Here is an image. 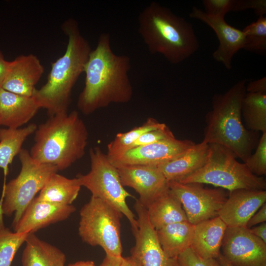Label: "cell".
I'll return each mask as SVG.
<instances>
[{"label": "cell", "instance_id": "cell-1", "mask_svg": "<svg viewBox=\"0 0 266 266\" xmlns=\"http://www.w3.org/2000/svg\"><path fill=\"white\" fill-rule=\"evenodd\" d=\"M131 59L112 50L109 33L100 34L84 69L85 85L77 100V107L85 115L112 103L129 102L133 88L129 76Z\"/></svg>", "mask_w": 266, "mask_h": 266}, {"label": "cell", "instance_id": "cell-2", "mask_svg": "<svg viewBox=\"0 0 266 266\" xmlns=\"http://www.w3.org/2000/svg\"><path fill=\"white\" fill-rule=\"evenodd\" d=\"M138 32L148 51L172 64H179L199 48L193 25L168 8L151 2L138 17Z\"/></svg>", "mask_w": 266, "mask_h": 266}, {"label": "cell", "instance_id": "cell-3", "mask_svg": "<svg viewBox=\"0 0 266 266\" xmlns=\"http://www.w3.org/2000/svg\"><path fill=\"white\" fill-rule=\"evenodd\" d=\"M62 29L68 38L66 52L52 64L46 83L40 89H35L33 95L50 116L67 112L72 89L84 72L92 50L75 20L67 19Z\"/></svg>", "mask_w": 266, "mask_h": 266}, {"label": "cell", "instance_id": "cell-4", "mask_svg": "<svg viewBox=\"0 0 266 266\" xmlns=\"http://www.w3.org/2000/svg\"><path fill=\"white\" fill-rule=\"evenodd\" d=\"M246 79L237 82L226 93L212 98V110L205 116L203 141L222 145L244 163L258 141L257 132L248 130L241 119V106L246 93Z\"/></svg>", "mask_w": 266, "mask_h": 266}, {"label": "cell", "instance_id": "cell-5", "mask_svg": "<svg viewBox=\"0 0 266 266\" xmlns=\"http://www.w3.org/2000/svg\"><path fill=\"white\" fill-rule=\"evenodd\" d=\"M34 133V143L29 153L40 163L52 165L62 170L85 153L88 132L76 111L50 116Z\"/></svg>", "mask_w": 266, "mask_h": 266}, {"label": "cell", "instance_id": "cell-6", "mask_svg": "<svg viewBox=\"0 0 266 266\" xmlns=\"http://www.w3.org/2000/svg\"><path fill=\"white\" fill-rule=\"evenodd\" d=\"M209 145L205 165L178 182L211 184L229 191L237 189L266 190V181L264 177L252 173L245 164L238 162L234 155L226 147L216 144Z\"/></svg>", "mask_w": 266, "mask_h": 266}, {"label": "cell", "instance_id": "cell-7", "mask_svg": "<svg viewBox=\"0 0 266 266\" xmlns=\"http://www.w3.org/2000/svg\"><path fill=\"white\" fill-rule=\"evenodd\" d=\"M18 156L20 171L16 178L4 185L0 200L3 214L8 217L14 214L13 228L50 176L59 171L55 166L34 160L27 150L22 149Z\"/></svg>", "mask_w": 266, "mask_h": 266}, {"label": "cell", "instance_id": "cell-8", "mask_svg": "<svg viewBox=\"0 0 266 266\" xmlns=\"http://www.w3.org/2000/svg\"><path fill=\"white\" fill-rule=\"evenodd\" d=\"M89 155L90 170L77 176L81 187L89 190L92 196L101 200L124 215L134 234L138 230V223L126 202L127 198L132 196L122 185L117 168L98 146L91 148Z\"/></svg>", "mask_w": 266, "mask_h": 266}, {"label": "cell", "instance_id": "cell-9", "mask_svg": "<svg viewBox=\"0 0 266 266\" xmlns=\"http://www.w3.org/2000/svg\"><path fill=\"white\" fill-rule=\"evenodd\" d=\"M122 214L101 200L91 196L80 211L78 234L82 240L100 246L106 255L122 256L120 218Z\"/></svg>", "mask_w": 266, "mask_h": 266}, {"label": "cell", "instance_id": "cell-10", "mask_svg": "<svg viewBox=\"0 0 266 266\" xmlns=\"http://www.w3.org/2000/svg\"><path fill=\"white\" fill-rule=\"evenodd\" d=\"M168 186L180 201L188 221L193 225L218 216L227 199L225 189L206 188L201 183L171 181Z\"/></svg>", "mask_w": 266, "mask_h": 266}, {"label": "cell", "instance_id": "cell-11", "mask_svg": "<svg viewBox=\"0 0 266 266\" xmlns=\"http://www.w3.org/2000/svg\"><path fill=\"white\" fill-rule=\"evenodd\" d=\"M221 253L232 266H266V243L247 227H227Z\"/></svg>", "mask_w": 266, "mask_h": 266}, {"label": "cell", "instance_id": "cell-12", "mask_svg": "<svg viewBox=\"0 0 266 266\" xmlns=\"http://www.w3.org/2000/svg\"><path fill=\"white\" fill-rule=\"evenodd\" d=\"M134 208L137 215L138 230L133 234L135 243L131 250V255L141 266H179L177 259L168 257L162 249L146 209L137 199Z\"/></svg>", "mask_w": 266, "mask_h": 266}, {"label": "cell", "instance_id": "cell-13", "mask_svg": "<svg viewBox=\"0 0 266 266\" xmlns=\"http://www.w3.org/2000/svg\"><path fill=\"white\" fill-rule=\"evenodd\" d=\"M195 144L191 140L175 138L134 148L109 160L115 167L129 165L158 167L179 157Z\"/></svg>", "mask_w": 266, "mask_h": 266}, {"label": "cell", "instance_id": "cell-14", "mask_svg": "<svg viewBox=\"0 0 266 266\" xmlns=\"http://www.w3.org/2000/svg\"><path fill=\"white\" fill-rule=\"evenodd\" d=\"M122 185L134 189L139 201L146 207L168 188V181L156 166L129 165L116 167Z\"/></svg>", "mask_w": 266, "mask_h": 266}, {"label": "cell", "instance_id": "cell-15", "mask_svg": "<svg viewBox=\"0 0 266 266\" xmlns=\"http://www.w3.org/2000/svg\"><path fill=\"white\" fill-rule=\"evenodd\" d=\"M194 19L201 21L215 33L219 41L218 48L214 51V59L230 69L234 55L243 49L244 34L242 31L229 25L225 17L207 14L204 11L194 6L189 14Z\"/></svg>", "mask_w": 266, "mask_h": 266}, {"label": "cell", "instance_id": "cell-16", "mask_svg": "<svg viewBox=\"0 0 266 266\" xmlns=\"http://www.w3.org/2000/svg\"><path fill=\"white\" fill-rule=\"evenodd\" d=\"M266 203V191L237 189L230 191L218 217L229 227H246L250 218Z\"/></svg>", "mask_w": 266, "mask_h": 266}, {"label": "cell", "instance_id": "cell-17", "mask_svg": "<svg viewBox=\"0 0 266 266\" xmlns=\"http://www.w3.org/2000/svg\"><path fill=\"white\" fill-rule=\"evenodd\" d=\"M44 72L38 57L32 54L21 55L9 62L1 88L10 92L32 97Z\"/></svg>", "mask_w": 266, "mask_h": 266}, {"label": "cell", "instance_id": "cell-18", "mask_svg": "<svg viewBox=\"0 0 266 266\" xmlns=\"http://www.w3.org/2000/svg\"><path fill=\"white\" fill-rule=\"evenodd\" d=\"M76 208L39 200L35 197L24 211L13 228L18 233H34L50 225L65 220L74 212Z\"/></svg>", "mask_w": 266, "mask_h": 266}, {"label": "cell", "instance_id": "cell-19", "mask_svg": "<svg viewBox=\"0 0 266 266\" xmlns=\"http://www.w3.org/2000/svg\"><path fill=\"white\" fill-rule=\"evenodd\" d=\"M40 108L33 96L17 95L0 88L1 125L18 129L31 120Z\"/></svg>", "mask_w": 266, "mask_h": 266}, {"label": "cell", "instance_id": "cell-20", "mask_svg": "<svg viewBox=\"0 0 266 266\" xmlns=\"http://www.w3.org/2000/svg\"><path fill=\"white\" fill-rule=\"evenodd\" d=\"M227 228L218 216L194 225L191 248L201 257L217 259Z\"/></svg>", "mask_w": 266, "mask_h": 266}, {"label": "cell", "instance_id": "cell-21", "mask_svg": "<svg viewBox=\"0 0 266 266\" xmlns=\"http://www.w3.org/2000/svg\"><path fill=\"white\" fill-rule=\"evenodd\" d=\"M209 144L202 141L195 144L175 159L158 166L168 182L179 181L202 167L206 163Z\"/></svg>", "mask_w": 266, "mask_h": 266}, {"label": "cell", "instance_id": "cell-22", "mask_svg": "<svg viewBox=\"0 0 266 266\" xmlns=\"http://www.w3.org/2000/svg\"><path fill=\"white\" fill-rule=\"evenodd\" d=\"M145 208L149 221L156 230L172 223L188 221L180 201L169 188Z\"/></svg>", "mask_w": 266, "mask_h": 266}, {"label": "cell", "instance_id": "cell-23", "mask_svg": "<svg viewBox=\"0 0 266 266\" xmlns=\"http://www.w3.org/2000/svg\"><path fill=\"white\" fill-rule=\"evenodd\" d=\"M22 266H65L66 256L57 247L31 233L25 241Z\"/></svg>", "mask_w": 266, "mask_h": 266}, {"label": "cell", "instance_id": "cell-24", "mask_svg": "<svg viewBox=\"0 0 266 266\" xmlns=\"http://www.w3.org/2000/svg\"><path fill=\"white\" fill-rule=\"evenodd\" d=\"M156 231L162 249L169 257L177 258L191 247L194 225L188 221L169 224Z\"/></svg>", "mask_w": 266, "mask_h": 266}, {"label": "cell", "instance_id": "cell-25", "mask_svg": "<svg viewBox=\"0 0 266 266\" xmlns=\"http://www.w3.org/2000/svg\"><path fill=\"white\" fill-rule=\"evenodd\" d=\"M81 187L77 177L68 178L56 172L50 176L36 198L41 200L71 205L77 197Z\"/></svg>", "mask_w": 266, "mask_h": 266}, {"label": "cell", "instance_id": "cell-26", "mask_svg": "<svg viewBox=\"0 0 266 266\" xmlns=\"http://www.w3.org/2000/svg\"><path fill=\"white\" fill-rule=\"evenodd\" d=\"M36 124L32 123L23 128L0 129V168L6 174L8 166L18 155L27 138L34 133Z\"/></svg>", "mask_w": 266, "mask_h": 266}, {"label": "cell", "instance_id": "cell-27", "mask_svg": "<svg viewBox=\"0 0 266 266\" xmlns=\"http://www.w3.org/2000/svg\"><path fill=\"white\" fill-rule=\"evenodd\" d=\"M241 115L246 129L266 132V94L246 92L242 102Z\"/></svg>", "mask_w": 266, "mask_h": 266}, {"label": "cell", "instance_id": "cell-28", "mask_svg": "<svg viewBox=\"0 0 266 266\" xmlns=\"http://www.w3.org/2000/svg\"><path fill=\"white\" fill-rule=\"evenodd\" d=\"M166 124L149 117L142 125L130 131L117 133L115 138L107 145L106 155L109 160L119 157L128 151L133 143L144 133L155 130L161 129Z\"/></svg>", "mask_w": 266, "mask_h": 266}, {"label": "cell", "instance_id": "cell-29", "mask_svg": "<svg viewBox=\"0 0 266 266\" xmlns=\"http://www.w3.org/2000/svg\"><path fill=\"white\" fill-rule=\"evenodd\" d=\"M30 233L0 229V266H11L14 257Z\"/></svg>", "mask_w": 266, "mask_h": 266}, {"label": "cell", "instance_id": "cell-30", "mask_svg": "<svg viewBox=\"0 0 266 266\" xmlns=\"http://www.w3.org/2000/svg\"><path fill=\"white\" fill-rule=\"evenodd\" d=\"M244 43L242 49L257 54L266 52V16L259 17L242 30Z\"/></svg>", "mask_w": 266, "mask_h": 266}, {"label": "cell", "instance_id": "cell-31", "mask_svg": "<svg viewBox=\"0 0 266 266\" xmlns=\"http://www.w3.org/2000/svg\"><path fill=\"white\" fill-rule=\"evenodd\" d=\"M256 148L244 163L252 173L262 176L266 174V132L262 133Z\"/></svg>", "mask_w": 266, "mask_h": 266}, {"label": "cell", "instance_id": "cell-32", "mask_svg": "<svg viewBox=\"0 0 266 266\" xmlns=\"http://www.w3.org/2000/svg\"><path fill=\"white\" fill-rule=\"evenodd\" d=\"M175 138L172 131L167 126H166L161 129L152 130L142 134L133 143L130 150L141 146Z\"/></svg>", "mask_w": 266, "mask_h": 266}, {"label": "cell", "instance_id": "cell-33", "mask_svg": "<svg viewBox=\"0 0 266 266\" xmlns=\"http://www.w3.org/2000/svg\"><path fill=\"white\" fill-rule=\"evenodd\" d=\"M179 266H220L216 259L201 257L189 247L177 258Z\"/></svg>", "mask_w": 266, "mask_h": 266}, {"label": "cell", "instance_id": "cell-34", "mask_svg": "<svg viewBox=\"0 0 266 266\" xmlns=\"http://www.w3.org/2000/svg\"><path fill=\"white\" fill-rule=\"evenodd\" d=\"M236 0H203L202 4L206 13L225 17L229 12L234 11Z\"/></svg>", "mask_w": 266, "mask_h": 266}, {"label": "cell", "instance_id": "cell-35", "mask_svg": "<svg viewBox=\"0 0 266 266\" xmlns=\"http://www.w3.org/2000/svg\"><path fill=\"white\" fill-rule=\"evenodd\" d=\"M252 9L255 14L264 16L266 14V0H236L234 12L242 11Z\"/></svg>", "mask_w": 266, "mask_h": 266}, {"label": "cell", "instance_id": "cell-36", "mask_svg": "<svg viewBox=\"0 0 266 266\" xmlns=\"http://www.w3.org/2000/svg\"><path fill=\"white\" fill-rule=\"evenodd\" d=\"M266 222V203H264L259 209L248 220L246 227L250 229L254 226Z\"/></svg>", "mask_w": 266, "mask_h": 266}, {"label": "cell", "instance_id": "cell-37", "mask_svg": "<svg viewBox=\"0 0 266 266\" xmlns=\"http://www.w3.org/2000/svg\"><path fill=\"white\" fill-rule=\"evenodd\" d=\"M247 93L266 94V77L252 81L246 85Z\"/></svg>", "mask_w": 266, "mask_h": 266}, {"label": "cell", "instance_id": "cell-38", "mask_svg": "<svg viewBox=\"0 0 266 266\" xmlns=\"http://www.w3.org/2000/svg\"><path fill=\"white\" fill-rule=\"evenodd\" d=\"M249 230L252 234L266 243V222L261 223L257 226L252 227Z\"/></svg>", "mask_w": 266, "mask_h": 266}, {"label": "cell", "instance_id": "cell-39", "mask_svg": "<svg viewBox=\"0 0 266 266\" xmlns=\"http://www.w3.org/2000/svg\"><path fill=\"white\" fill-rule=\"evenodd\" d=\"M9 63V61L4 59L2 52L0 51V88L4 79Z\"/></svg>", "mask_w": 266, "mask_h": 266}, {"label": "cell", "instance_id": "cell-40", "mask_svg": "<svg viewBox=\"0 0 266 266\" xmlns=\"http://www.w3.org/2000/svg\"><path fill=\"white\" fill-rule=\"evenodd\" d=\"M122 258L112 257L106 255L99 266H120Z\"/></svg>", "mask_w": 266, "mask_h": 266}, {"label": "cell", "instance_id": "cell-41", "mask_svg": "<svg viewBox=\"0 0 266 266\" xmlns=\"http://www.w3.org/2000/svg\"><path fill=\"white\" fill-rule=\"evenodd\" d=\"M120 266H141L139 262L133 257L128 256L122 258Z\"/></svg>", "mask_w": 266, "mask_h": 266}, {"label": "cell", "instance_id": "cell-42", "mask_svg": "<svg viewBox=\"0 0 266 266\" xmlns=\"http://www.w3.org/2000/svg\"><path fill=\"white\" fill-rule=\"evenodd\" d=\"M67 266H95V265L92 261H81L70 264Z\"/></svg>", "mask_w": 266, "mask_h": 266}, {"label": "cell", "instance_id": "cell-43", "mask_svg": "<svg viewBox=\"0 0 266 266\" xmlns=\"http://www.w3.org/2000/svg\"><path fill=\"white\" fill-rule=\"evenodd\" d=\"M218 261L220 266H232L225 259V258L221 254L216 259Z\"/></svg>", "mask_w": 266, "mask_h": 266}, {"label": "cell", "instance_id": "cell-44", "mask_svg": "<svg viewBox=\"0 0 266 266\" xmlns=\"http://www.w3.org/2000/svg\"><path fill=\"white\" fill-rule=\"evenodd\" d=\"M3 214L1 209V203L0 201V229L5 227L3 222Z\"/></svg>", "mask_w": 266, "mask_h": 266}, {"label": "cell", "instance_id": "cell-45", "mask_svg": "<svg viewBox=\"0 0 266 266\" xmlns=\"http://www.w3.org/2000/svg\"><path fill=\"white\" fill-rule=\"evenodd\" d=\"M1 126V123H0V126Z\"/></svg>", "mask_w": 266, "mask_h": 266}]
</instances>
